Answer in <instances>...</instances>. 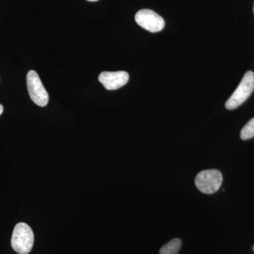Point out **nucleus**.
Listing matches in <instances>:
<instances>
[{"label": "nucleus", "instance_id": "f257e3e1", "mask_svg": "<svg viewBox=\"0 0 254 254\" xmlns=\"http://www.w3.org/2000/svg\"><path fill=\"white\" fill-rule=\"evenodd\" d=\"M11 243L13 250L17 253H29L34 243V235L31 227L23 222L18 223L14 227Z\"/></svg>", "mask_w": 254, "mask_h": 254}, {"label": "nucleus", "instance_id": "f03ea898", "mask_svg": "<svg viewBox=\"0 0 254 254\" xmlns=\"http://www.w3.org/2000/svg\"><path fill=\"white\" fill-rule=\"evenodd\" d=\"M254 90V73L249 71L245 73L235 91L225 103L227 110L236 109L248 99Z\"/></svg>", "mask_w": 254, "mask_h": 254}, {"label": "nucleus", "instance_id": "7ed1b4c3", "mask_svg": "<svg viewBox=\"0 0 254 254\" xmlns=\"http://www.w3.org/2000/svg\"><path fill=\"white\" fill-rule=\"evenodd\" d=\"M222 183V175L218 170L200 172L195 179V186L202 193L212 194L218 191Z\"/></svg>", "mask_w": 254, "mask_h": 254}, {"label": "nucleus", "instance_id": "20e7f679", "mask_svg": "<svg viewBox=\"0 0 254 254\" xmlns=\"http://www.w3.org/2000/svg\"><path fill=\"white\" fill-rule=\"evenodd\" d=\"M26 82L32 101L38 106L46 107L49 101V96L38 73L33 70L28 71Z\"/></svg>", "mask_w": 254, "mask_h": 254}, {"label": "nucleus", "instance_id": "39448f33", "mask_svg": "<svg viewBox=\"0 0 254 254\" xmlns=\"http://www.w3.org/2000/svg\"><path fill=\"white\" fill-rule=\"evenodd\" d=\"M135 21L141 28L151 33L161 31L165 25L163 18L150 9L138 11L135 15Z\"/></svg>", "mask_w": 254, "mask_h": 254}, {"label": "nucleus", "instance_id": "423d86ee", "mask_svg": "<svg viewBox=\"0 0 254 254\" xmlns=\"http://www.w3.org/2000/svg\"><path fill=\"white\" fill-rule=\"evenodd\" d=\"M129 79V75L126 71H103L100 73L98 80L105 88L109 91H115L127 84Z\"/></svg>", "mask_w": 254, "mask_h": 254}, {"label": "nucleus", "instance_id": "0eeeda50", "mask_svg": "<svg viewBox=\"0 0 254 254\" xmlns=\"http://www.w3.org/2000/svg\"><path fill=\"white\" fill-rule=\"evenodd\" d=\"M181 247V240L180 239H174L160 249V254H177Z\"/></svg>", "mask_w": 254, "mask_h": 254}, {"label": "nucleus", "instance_id": "6e6552de", "mask_svg": "<svg viewBox=\"0 0 254 254\" xmlns=\"http://www.w3.org/2000/svg\"><path fill=\"white\" fill-rule=\"evenodd\" d=\"M241 138L244 141L254 137V118L249 122L242 128L240 133Z\"/></svg>", "mask_w": 254, "mask_h": 254}, {"label": "nucleus", "instance_id": "1a4fd4ad", "mask_svg": "<svg viewBox=\"0 0 254 254\" xmlns=\"http://www.w3.org/2000/svg\"><path fill=\"white\" fill-rule=\"evenodd\" d=\"M3 111H4V108H3L2 105L0 104V115H1V114H2Z\"/></svg>", "mask_w": 254, "mask_h": 254}, {"label": "nucleus", "instance_id": "9d476101", "mask_svg": "<svg viewBox=\"0 0 254 254\" xmlns=\"http://www.w3.org/2000/svg\"><path fill=\"white\" fill-rule=\"evenodd\" d=\"M87 1H98V0H87Z\"/></svg>", "mask_w": 254, "mask_h": 254}, {"label": "nucleus", "instance_id": "9b49d317", "mask_svg": "<svg viewBox=\"0 0 254 254\" xmlns=\"http://www.w3.org/2000/svg\"></svg>", "mask_w": 254, "mask_h": 254}, {"label": "nucleus", "instance_id": "f8f14e48", "mask_svg": "<svg viewBox=\"0 0 254 254\" xmlns=\"http://www.w3.org/2000/svg\"></svg>", "mask_w": 254, "mask_h": 254}]
</instances>
